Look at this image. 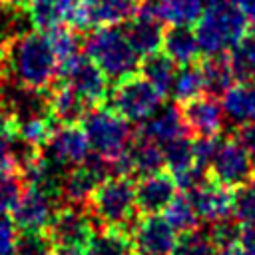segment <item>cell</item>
<instances>
[{
  "mask_svg": "<svg viewBox=\"0 0 255 255\" xmlns=\"http://www.w3.org/2000/svg\"><path fill=\"white\" fill-rule=\"evenodd\" d=\"M24 175L16 169L0 167V215H8L18 205L24 193Z\"/></svg>",
  "mask_w": 255,
  "mask_h": 255,
  "instance_id": "cell-33",
  "label": "cell"
},
{
  "mask_svg": "<svg viewBox=\"0 0 255 255\" xmlns=\"http://www.w3.org/2000/svg\"><path fill=\"white\" fill-rule=\"evenodd\" d=\"M161 48L177 66L195 64L201 54L195 30H191V26H169L163 34Z\"/></svg>",
  "mask_w": 255,
  "mask_h": 255,
  "instance_id": "cell-23",
  "label": "cell"
},
{
  "mask_svg": "<svg viewBox=\"0 0 255 255\" xmlns=\"http://www.w3.org/2000/svg\"><path fill=\"white\" fill-rule=\"evenodd\" d=\"M60 62L46 32L34 30L8 38L6 78L14 84L26 90L46 92L54 86Z\"/></svg>",
  "mask_w": 255,
  "mask_h": 255,
  "instance_id": "cell-1",
  "label": "cell"
},
{
  "mask_svg": "<svg viewBox=\"0 0 255 255\" xmlns=\"http://www.w3.org/2000/svg\"><path fill=\"white\" fill-rule=\"evenodd\" d=\"M48 233H50L56 249L86 255V247L94 233L92 217H88L82 211V207L60 205L50 227H48Z\"/></svg>",
  "mask_w": 255,
  "mask_h": 255,
  "instance_id": "cell-9",
  "label": "cell"
},
{
  "mask_svg": "<svg viewBox=\"0 0 255 255\" xmlns=\"http://www.w3.org/2000/svg\"><path fill=\"white\" fill-rule=\"evenodd\" d=\"M80 0H28L26 14L40 32H50L72 24Z\"/></svg>",
  "mask_w": 255,
  "mask_h": 255,
  "instance_id": "cell-19",
  "label": "cell"
},
{
  "mask_svg": "<svg viewBox=\"0 0 255 255\" xmlns=\"http://www.w3.org/2000/svg\"><path fill=\"white\" fill-rule=\"evenodd\" d=\"M239 137L245 141V145H247V147L251 149V153L255 155V122L249 124V126H245V128H241Z\"/></svg>",
  "mask_w": 255,
  "mask_h": 255,
  "instance_id": "cell-41",
  "label": "cell"
},
{
  "mask_svg": "<svg viewBox=\"0 0 255 255\" xmlns=\"http://www.w3.org/2000/svg\"><path fill=\"white\" fill-rule=\"evenodd\" d=\"M86 255H135L131 233L120 227L94 229Z\"/></svg>",
  "mask_w": 255,
  "mask_h": 255,
  "instance_id": "cell-24",
  "label": "cell"
},
{
  "mask_svg": "<svg viewBox=\"0 0 255 255\" xmlns=\"http://www.w3.org/2000/svg\"><path fill=\"white\" fill-rule=\"evenodd\" d=\"M231 72L239 82H255V32H247L227 56Z\"/></svg>",
  "mask_w": 255,
  "mask_h": 255,
  "instance_id": "cell-28",
  "label": "cell"
},
{
  "mask_svg": "<svg viewBox=\"0 0 255 255\" xmlns=\"http://www.w3.org/2000/svg\"><path fill=\"white\" fill-rule=\"evenodd\" d=\"M163 96L143 78L131 74L112 88L108 94V104L114 112L124 116L128 122H147L159 108Z\"/></svg>",
  "mask_w": 255,
  "mask_h": 255,
  "instance_id": "cell-6",
  "label": "cell"
},
{
  "mask_svg": "<svg viewBox=\"0 0 255 255\" xmlns=\"http://www.w3.org/2000/svg\"><path fill=\"white\" fill-rule=\"evenodd\" d=\"M215 247L211 233L195 227L179 233L171 255H215Z\"/></svg>",
  "mask_w": 255,
  "mask_h": 255,
  "instance_id": "cell-32",
  "label": "cell"
},
{
  "mask_svg": "<svg viewBox=\"0 0 255 255\" xmlns=\"http://www.w3.org/2000/svg\"><path fill=\"white\" fill-rule=\"evenodd\" d=\"M44 155L62 167H76L90 157V141L82 126L60 124L54 128L50 139L42 147Z\"/></svg>",
  "mask_w": 255,
  "mask_h": 255,
  "instance_id": "cell-13",
  "label": "cell"
},
{
  "mask_svg": "<svg viewBox=\"0 0 255 255\" xmlns=\"http://www.w3.org/2000/svg\"><path fill=\"white\" fill-rule=\"evenodd\" d=\"M239 8L247 18V24L255 28V0H239Z\"/></svg>",
  "mask_w": 255,
  "mask_h": 255,
  "instance_id": "cell-42",
  "label": "cell"
},
{
  "mask_svg": "<svg viewBox=\"0 0 255 255\" xmlns=\"http://www.w3.org/2000/svg\"><path fill=\"white\" fill-rule=\"evenodd\" d=\"M201 66V74H203V86H205V94L219 98L227 92L229 86H233V72L231 66L227 62V58L223 56H205V60L199 64Z\"/></svg>",
  "mask_w": 255,
  "mask_h": 255,
  "instance_id": "cell-27",
  "label": "cell"
},
{
  "mask_svg": "<svg viewBox=\"0 0 255 255\" xmlns=\"http://www.w3.org/2000/svg\"><path fill=\"white\" fill-rule=\"evenodd\" d=\"M185 129L187 128H185V122H183L181 108H177V106H163L147 122H143V128L139 129V133L151 137L159 145H165V143L173 141L175 137L183 135Z\"/></svg>",
  "mask_w": 255,
  "mask_h": 255,
  "instance_id": "cell-22",
  "label": "cell"
},
{
  "mask_svg": "<svg viewBox=\"0 0 255 255\" xmlns=\"http://www.w3.org/2000/svg\"><path fill=\"white\" fill-rule=\"evenodd\" d=\"M171 94L175 98V102H189L197 96L205 94V86H203V74H201V66L189 64V66H181V70H177L173 86H171Z\"/></svg>",
  "mask_w": 255,
  "mask_h": 255,
  "instance_id": "cell-30",
  "label": "cell"
},
{
  "mask_svg": "<svg viewBox=\"0 0 255 255\" xmlns=\"http://www.w3.org/2000/svg\"><path fill=\"white\" fill-rule=\"evenodd\" d=\"M18 227L8 215H0V255H16Z\"/></svg>",
  "mask_w": 255,
  "mask_h": 255,
  "instance_id": "cell-39",
  "label": "cell"
},
{
  "mask_svg": "<svg viewBox=\"0 0 255 255\" xmlns=\"http://www.w3.org/2000/svg\"><path fill=\"white\" fill-rule=\"evenodd\" d=\"M46 34L50 38V44H52L54 54L58 56L60 64L80 54V38H78L76 30H72L68 26H60V28L50 30Z\"/></svg>",
  "mask_w": 255,
  "mask_h": 255,
  "instance_id": "cell-35",
  "label": "cell"
},
{
  "mask_svg": "<svg viewBox=\"0 0 255 255\" xmlns=\"http://www.w3.org/2000/svg\"><path fill=\"white\" fill-rule=\"evenodd\" d=\"M110 175H114L112 161L94 153L84 163L66 171L62 183V199H66L68 205H76V207L88 205L96 187Z\"/></svg>",
  "mask_w": 255,
  "mask_h": 255,
  "instance_id": "cell-10",
  "label": "cell"
},
{
  "mask_svg": "<svg viewBox=\"0 0 255 255\" xmlns=\"http://www.w3.org/2000/svg\"><path fill=\"white\" fill-rule=\"evenodd\" d=\"M6 50H8V38L0 34V82L6 80Z\"/></svg>",
  "mask_w": 255,
  "mask_h": 255,
  "instance_id": "cell-43",
  "label": "cell"
},
{
  "mask_svg": "<svg viewBox=\"0 0 255 255\" xmlns=\"http://www.w3.org/2000/svg\"><path fill=\"white\" fill-rule=\"evenodd\" d=\"M135 185L129 175H110L104 179L88 201L92 219L102 227L131 229L135 215Z\"/></svg>",
  "mask_w": 255,
  "mask_h": 255,
  "instance_id": "cell-4",
  "label": "cell"
},
{
  "mask_svg": "<svg viewBox=\"0 0 255 255\" xmlns=\"http://www.w3.org/2000/svg\"><path fill=\"white\" fill-rule=\"evenodd\" d=\"M237 243L247 255H255V225H241Z\"/></svg>",
  "mask_w": 255,
  "mask_h": 255,
  "instance_id": "cell-40",
  "label": "cell"
},
{
  "mask_svg": "<svg viewBox=\"0 0 255 255\" xmlns=\"http://www.w3.org/2000/svg\"><path fill=\"white\" fill-rule=\"evenodd\" d=\"M175 62L165 54V52H153L149 56H143L141 64H139V72L141 76L165 98L171 92L173 80H175Z\"/></svg>",
  "mask_w": 255,
  "mask_h": 255,
  "instance_id": "cell-25",
  "label": "cell"
},
{
  "mask_svg": "<svg viewBox=\"0 0 255 255\" xmlns=\"http://www.w3.org/2000/svg\"><path fill=\"white\" fill-rule=\"evenodd\" d=\"M6 122H8V116L4 114V110L0 108V131L4 129V126H6Z\"/></svg>",
  "mask_w": 255,
  "mask_h": 255,
  "instance_id": "cell-45",
  "label": "cell"
},
{
  "mask_svg": "<svg viewBox=\"0 0 255 255\" xmlns=\"http://www.w3.org/2000/svg\"><path fill=\"white\" fill-rule=\"evenodd\" d=\"M233 215L241 225H255V177L233 193Z\"/></svg>",
  "mask_w": 255,
  "mask_h": 255,
  "instance_id": "cell-34",
  "label": "cell"
},
{
  "mask_svg": "<svg viewBox=\"0 0 255 255\" xmlns=\"http://www.w3.org/2000/svg\"><path fill=\"white\" fill-rule=\"evenodd\" d=\"M131 241L135 255H171L177 241L175 229L167 223L165 217L153 213L137 219L131 229Z\"/></svg>",
  "mask_w": 255,
  "mask_h": 255,
  "instance_id": "cell-15",
  "label": "cell"
},
{
  "mask_svg": "<svg viewBox=\"0 0 255 255\" xmlns=\"http://www.w3.org/2000/svg\"><path fill=\"white\" fill-rule=\"evenodd\" d=\"M163 217L179 233L195 229L197 223H199V215H197V211H195V207H193V203H191L187 193L175 195L171 199V203L165 207V215Z\"/></svg>",
  "mask_w": 255,
  "mask_h": 255,
  "instance_id": "cell-31",
  "label": "cell"
},
{
  "mask_svg": "<svg viewBox=\"0 0 255 255\" xmlns=\"http://www.w3.org/2000/svg\"><path fill=\"white\" fill-rule=\"evenodd\" d=\"M229 2H235V4H239V0H229Z\"/></svg>",
  "mask_w": 255,
  "mask_h": 255,
  "instance_id": "cell-47",
  "label": "cell"
},
{
  "mask_svg": "<svg viewBox=\"0 0 255 255\" xmlns=\"http://www.w3.org/2000/svg\"><path fill=\"white\" fill-rule=\"evenodd\" d=\"M82 128L88 135L92 151L108 161L118 159L133 139L129 122L110 106L90 108L82 120Z\"/></svg>",
  "mask_w": 255,
  "mask_h": 255,
  "instance_id": "cell-5",
  "label": "cell"
},
{
  "mask_svg": "<svg viewBox=\"0 0 255 255\" xmlns=\"http://www.w3.org/2000/svg\"><path fill=\"white\" fill-rule=\"evenodd\" d=\"M84 48L86 56L112 82H120L139 70V54L129 44L126 32L118 26H102L92 30L84 42Z\"/></svg>",
  "mask_w": 255,
  "mask_h": 255,
  "instance_id": "cell-3",
  "label": "cell"
},
{
  "mask_svg": "<svg viewBox=\"0 0 255 255\" xmlns=\"http://www.w3.org/2000/svg\"><path fill=\"white\" fill-rule=\"evenodd\" d=\"M163 147V157H165V167L171 175H179L191 167H195V153H193V139L187 137V133L175 137L173 141L161 145Z\"/></svg>",
  "mask_w": 255,
  "mask_h": 255,
  "instance_id": "cell-29",
  "label": "cell"
},
{
  "mask_svg": "<svg viewBox=\"0 0 255 255\" xmlns=\"http://www.w3.org/2000/svg\"><path fill=\"white\" fill-rule=\"evenodd\" d=\"M209 173L225 187H239L255 177V155L239 135H229L219 141Z\"/></svg>",
  "mask_w": 255,
  "mask_h": 255,
  "instance_id": "cell-7",
  "label": "cell"
},
{
  "mask_svg": "<svg viewBox=\"0 0 255 255\" xmlns=\"http://www.w3.org/2000/svg\"><path fill=\"white\" fill-rule=\"evenodd\" d=\"M48 108L56 124H80L92 106L72 86L58 82L48 90Z\"/></svg>",
  "mask_w": 255,
  "mask_h": 255,
  "instance_id": "cell-20",
  "label": "cell"
},
{
  "mask_svg": "<svg viewBox=\"0 0 255 255\" xmlns=\"http://www.w3.org/2000/svg\"><path fill=\"white\" fill-rule=\"evenodd\" d=\"M58 78L60 82L72 86L92 108L100 106L102 102L108 100V78L106 74L86 56V54H78L66 62L60 64L58 70Z\"/></svg>",
  "mask_w": 255,
  "mask_h": 255,
  "instance_id": "cell-8",
  "label": "cell"
},
{
  "mask_svg": "<svg viewBox=\"0 0 255 255\" xmlns=\"http://www.w3.org/2000/svg\"><path fill=\"white\" fill-rule=\"evenodd\" d=\"M54 241L48 231H20L16 255H52Z\"/></svg>",
  "mask_w": 255,
  "mask_h": 255,
  "instance_id": "cell-36",
  "label": "cell"
},
{
  "mask_svg": "<svg viewBox=\"0 0 255 255\" xmlns=\"http://www.w3.org/2000/svg\"><path fill=\"white\" fill-rule=\"evenodd\" d=\"M211 237L215 241L217 247H225V245H235L239 241V233H241V223L237 219H221L215 221L211 227Z\"/></svg>",
  "mask_w": 255,
  "mask_h": 255,
  "instance_id": "cell-37",
  "label": "cell"
},
{
  "mask_svg": "<svg viewBox=\"0 0 255 255\" xmlns=\"http://www.w3.org/2000/svg\"><path fill=\"white\" fill-rule=\"evenodd\" d=\"M58 207V197L36 185H28L12 211V221L20 231H48Z\"/></svg>",
  "mask_w": 255,
  "mask_h": 255,
  "instance_id": "cell-14",
  "label": "cell"
},
{
  "mask_svg": "<svg viewBox=\"0 0 255 255\" xmlns=\"http://www.w3.org/2000/svg\"><path fill=\"white\" fill-rule=\"evenodd\" d=\"M247 18L239 4L221 0L205 6L203 16L197 20L193 30L201 54L223 56L247 34Z\"/></svg>",
  "mask_w": 255,
  "mask_h": 255,
  "instance_id": "cell-2",
  "label": "cell"
},
{
  "mask_svg": "<svg viewBox=\"0 0 255 255\" xmlns=\"http://www.w3.org/2000/svg\"><path fill=\"white\" fill-rule=\"evenodd\" d=\"M221 106L225 116L245 128L255 122V82H237L227 88L221 96Z\"/></svg>",
  "mask_w": 255,
  "mask_h": 255,
  "instance_id": "cell-21",
  "label": "cell"
},
{
  "mask_svg": "<svg viewBox=\"0 0 255 255\" xmlns=\"http://www.w3.org/2000/svg\"><path fill=\"white\" fill-rule=\"evenodd\" d=\"M8 2H10V0H0V6H2V4H8Z\"/></svg>",
  "mask_w": 255,
  "mask_h": 255,
  "instance_id": "cell-46",
  "label": "cell"
},
{
  "mask_svg": "<svg viewBox=\"0 0 255 255\" xmlns=\"http://www.w3.org/2000/svg\"><path fill=\"white\" fill-rule=\"evenodd\" d=\"M215 255H247L241 247H239V243H235V245H225V247H219L217 251H215Z\"/></svg>",
  "mask_w": 255,
  "mask_h": 255,
  "instance_id": "cell-44",
  "label": "cell"
},
{
  "mask_svg": "<svg viewBox=\"0 0 255 255\" xmlns=\"http://www.w3.org/2000/svg\"><path fill=\"white\" fill-rule=\"evenodd\" d=\"M177 183L169 171H155L139 177L135 183V207L143 215L165 211L171 199L177 195Z\"/></svg>",
  "mask_w": 255,
  "mask_h": 255,
  "instance_id": "cell-16",
  "label": "cell"
},
{
  "mask_svg": "<svg viewBox=\"0 0 255 255\" xmlns=\"http://www.w3.org/2000/svg\"><path fill=\"white\" fill-rule=\"evenodd\" d=\"M163 20L157 12L155 0H141L135 16L126 22V36L139 56H149L161 50L163 44Z\"/></svg>",
  "mask_w": 255,
  "mask_h": 255,
  "instance_id": "cell-12",
  "label": "cell"
},
{
  "mask_svg": "<svg viewBox=\"0 0 255 255\" xmlns=\"http://www.w3.org/2000/svg\"><path fill=\"white\" fill-rule=\"evenodd\" d=\"M219 147V139L217 135H195L193 139V153H195V163L199 167H207L211 165L213 157H215V151Z\"/></svg>",
  "mask_w": 255,
  "mask_h": 255,
  "instance_id": "cell-38",
  "label": "cell"
},
{
  "mask_svg": "<svg viewBox=\"0 0 255 255\" xmlns=\"http://www.w3.org/2000/svg\"><path fill=\"white\" fill-rule=\"evenodd\" d=\"M141 0H80L72 18L74 30H96L120 26L131 20Z\"/></svg>",
  "mask_w": 255,
  "mask_h": 255,
  "instance_id": "cell-11",
  "label": "cell"
},
{
  "mask_svg": "<svg viewBox=\"0 0 255 255\" xmlns=\"http://www.w3.org/2000/svg\"><path fill=\"white\" fill-rule=\"evenodd\" d=\"M185 128L195 135H217L223 129V106L213 96H197L181 104Z\"/></svg>",
  "mask_w": 255,
  "mask_h": 255,
  "instance_id": "cell-18",
  "label": "cell"
},
{
  "mask_svg": "<svg viewBox=\"0 0 255 255\" xmlns=\"http://www.w3.org/2000/svg\"><path fill=\"white\" fill-rule=\"evenodd\" d=\"M187 195L199 219L203 221L215 223V221L227 219L233 213V193L229 191V187L221 185L215 179H203Z\"/></svg>",
  "mask_w": 255,
  "mask_h": 255,
  "instance_id": "cell-17",
  "label": "cell"
},
{
  "mask_svg": "<svg viewBox=\"0 0 255 255\" xmlns=\"http://www.w3.org/2000/svg\"><path fill=\"white\" fill-rule=\"evenodd\" d=\"M155 6L169 26H195L205 12L203 0H155Z\"/></svg>",
  "mask_w": 255,
  "mask_h": 255,
  "instance_id": "cell-26",
  "label": "cell"
}]
</instances>
